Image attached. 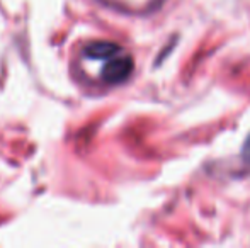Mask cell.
I'll list each match as a JSON object with an SVG mask.
<instances>
[{
	"instance_id": "cell-1",
	"label": "cell",
	"mask_w": 250,
	"mask_h": 248,
	"mask_svg": "<svg viewBox=\"0 0 250 248\" xmlns=\"http://www.w3.org/2000/svg\"><path fill=\"white\" fill-rule=\"evenodd\" d=\"M104 61L105 65L101 72V78L104 83H107V85H119V83L126 82L129 78V75L133 72V60L131 57L123 53V50Z\"/></svg>"
},
{
	"instance_id": "cell-3",
	"label": "cell",
	"mask_w": 250,
	"mask_h": 248,
	"mask_svg": "<svg viewBox=\"0 0 250 248\" xmlns=\"http://www.w3.org/2000/svg\"><path fill=\"white\" fill-rule=\"evenodd\" d=\"M242 162H244V167L250 169V134L247 136L244 143V148H242Z\"/></svg>"
},
{
	"instance_id": "cell-2",
	"label": "cell",
	"mask_w": 250,
	"mask_h": 248,
	"mask_svg": "<svg viewBox=\"0 0 250 248\" xmlns=\"http://www.w3.org/2000/svg\"><path fill=\"white\" fill-rule=\"evenodd\" d=\"M121 48L114 43H109V41H96V43H90L85 46L83 55L89 60H107V58L114 57L116 53H119Z\"/></svg>"
}]
</instances>
